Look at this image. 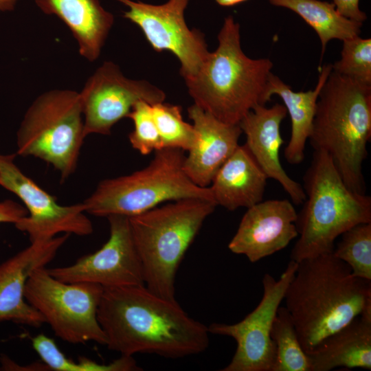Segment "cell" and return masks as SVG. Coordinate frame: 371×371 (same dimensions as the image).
Masks as SVG:
<instances>
[{
    "mask_svg": "<svg viewBox=\"0 0 371 371\" xmlns=\"http://www.w3.org/2000/svg\"><path fill=\"white\" fill-rule=\"evenodd\" d=\"M277 7L289 9L299 15L317 33L322 44V56L328 41H344L359 36L363 23L340 14L332 2L320 0H268Z\"/></svg>",
    "mask_w": 371,
    "mask_h": 371,
    "instance_id": "23",
    "label": "cell"
},
{
    "mask_svg": "<svg viewBox=\"0 0 371 371\" xmlns=\"http://www.w3.org/2000/svg\"><path fill=\"white\" fill-rule=\"evenodd\" d=\"M228 248L251 262L286 247L298 236L297 214L288 199L262 201L247 208Z\"/></svg>",
    "mask_w": 371,
    "mask_h": 371,
    "instance_id": "15",
    "label": "cell"
},
{
    "mask_svg": "<svg viewBox=\"0 0 371 371\" xmlns=\"http://www.w3.org/2000/svg\"><path fill=\"white\" fill-rule=\"evenodd\" d=\"M79 93L86 136L109 135L112 127L127 117L138 101L153 104L166 99L163 90L145 80L127 78L110 61L95 70Z\"/></svg>",
    "mask_w": 371,
    "mask_h": 371,
    "instance_id": "13",
    "label": "cell"
},
{
    "mask_svg": "<svg viewBox=\"0 0 371 371\" xmlns=\"http://www.w3.org/2000/svg\"><path fill=\"white\" fill-rule=\"evenodd\" d=\"M27 215V210L19 203L10 199L0 201V223L15 224Z\"/></svg>",
    "mask_w": 371,
    "mask_h": 371,
    "instance_id": "30",
    "label": "cell"
},
{
    "mask_svg": "<svg viewBox=\"0 0 371 371\" xmlns=\"http://www.w3.org/2000/svg\"><path fill=\"white\" fill-rule=\"evenodd\" d=\"M337 12L344 17L363 23L366 14L359 8V0H332Z\"/></svg>",
    "mask_w": 371,
    "mask_h": 371,
    "instance_id": "31",
    "label": "cell"
},
{
    "mask_svg": "<svg viewBox=\"0 0 371 371\" xmlns=\"http://www.w3.org/2000/svg\"><path fill=\"white\" fill-rule=\"evenodd\" d=\"M43 360L51 370L56 371H137L141 370L133 356L121 355L109 363H100L87 357H80L77 361L67 357L57 346L49 347Z\"/></svg>",
    "mask_w": 371,
    "mask_h": 371,
    "instance_id": "28",
    "label": "cell"
},
{
    "mask_svg": "<svg viewBox=\"0 0 371 371\" xmlns=\"http://www.w3.org/2000/svg\"><path fill=\"white\" fill-rule=\"evenodd\" d=\"M286 114L284 105L280 103L271 107L258 105L249 111L238 124L245 135L244 144L267 178L277 181L289 194L291 202L300 205L306 199L303 187L287 175L280 159V150L284 144L280 125Z\"/></svg>",
    "mask_w": 371,
    "mask_h": 371,
    "instance_id": "17",
    "label": "cell"
},
{
    "mask_svg": "<svg viewBox=\"0 0 371 371\" xmlns=\"http://www.w3.org/2000/svg\"><path fill=\"white\" fill-rule=\"evenodd\" d=\"M306 354L310 371L339 367L371 370V317H355Z\"/></svg>",
    "mask_w": 371,
    "mask_h": 371,
    "instance_id": "21",
    "label": "cell"
},
{
    "mask_svg": "<svg viewBox=\"0 0 371 371\" xmlns=\"http://www.w3.org/2000/svg\"><path fill=\"white\" fill-rule=\"evenodd\" d=\"M271 337L276 356L271 371H310L307 354L300 344L291 315L285 306L278 308Z\"/></svg>",
    "mask_w": 371,
    "mask_h": 371,
    "instance_id": "24",
    "label": "cell"
},
{
    "mask_svg": "<svg viewBox=\"0 0 371 371\" xmlns=\"http://www.w3.org/2000/svg\"><path fill=\"white\" fill-rule=\"evenodd\" d=\"M302 187L306 199L297 214L298 239L291 260L298 262L331 253L335 239L344 232L371 223V197L349 189L325 152L314 150Z\"/></svg>",
    "mask_w": 371,
    "mask_h": 371,
    "instance_id": "5",
    "label": "cell"
},
{
    "mask_svg": "<svg viewBox=\"0 0 371 371\" xmlns=\"http://www.w3.org/2000/svg\"><path fill=\"white\" fill-rule=\"evenodd\" d=\"M45 14L57 16L71 30L80 54L90 62L98 58L113 25V15L99 0H34Z\"/></svg>",
    "mask_w": 371,
    "mask_h": 371,
    "instance_id": "20",
    "label": "cell"
},
{
    "mask_svg": "<svg viewBox=\"0 0 371 371\" xmlns=\"http://www.w3.org/2000/svg\"><path fill=\"white\" fill-rule=\"evenodd\" d=\"M195 140L185 157L183 170L200 187H209L214 175L239 146V124L225 123L194 104L188 109Z\"/></svg>",
    "mask_w": 371,
    "mask_h": 371,
    "instance_id": "18",
    "label": "cell"
},
{
    "mask_svg": "<svg viewBox=\"0 0 371 371\" xmlns=\"http://www.w3.org/2000/svg\"><path fill=\"white\" fill-rule=\"evenodd\" d=\"M218 41L197 71L184 80L195 104L225 123L238 124L254 107L270 102L267 89L273 64L245 54L240 25L231 15L224 19Z\"/></svg>",
    "mask_w": 371,
    "mask_h": 371,
    "instance_id": "3",
    "label": "cell"
},
{
    "mask_svg": "<svg viewBox=\"0 0 371 371\" xmlns=\"http://www.w3.org/2000/svg\"><path fill=\"white\" fill-rule=\"evenodd\" d=\"M97 317L106 346L121 355L177 359L209 346L207 326L190 317L176 300L161 297L145 284L104 288Z\"/></svg>",
    "mask_w": 371,
    "mask_h": 371,
    "instance_id": "1",
    "label": "cell"
},
{
    "mask_svg": "<svg viewBox=\"0 0 371 371\" xmlns=\"http://www.w3.org/2000/svg\"><path fill=\"white\" fill-rule=\"evenodd\" d=\"M246 1L247 0H216L218 5L224 7L233 6Z\"/></svg>",
    "mask_w": 371,
    "mask_h": 371,
    "instance_id": "33",
    "label": "cell"
},
{
    "mask_svg": "<svg viewBox=\"0 0 371 371\" xmlns=\"http://www.w3.org/2000/svg\"><path fill=\"white\" fill-rule=\"evenodd\" d=\"M116 1L128 7L124 17L141 29L155 51H169L178 58L184 79L197 71L210 52L203 34L189 29L186 23L184 11L190 0H168L161 5Z\"/></svg>",
    "mask_w": 371,
    "mask_h": 371,
    "instance_id": "12",
    "label": "cell"
},
{
    "mask_svg": "<svg viewBox=\"0 0 371 371\" xmlns=\"http://www.w3.org/2000/svg\"><path fill=\"white\" fill-rule=\"evenodd\" d=\"M103 291L104 288L95 284L60 281L41 267L27 279L25 298L63 341L106 345L97 317Z\"/></svg>",
    "mask_w": 371,
    "mask_h": 371,
    "instance_id": "9",
    "label": "cell"
},
{
    "mask_svg": "<svg viewBox=\"0 0 371 371\" xmlns=\"http://www.w3.org/2000/svg\"><path fill=\"white\" fill-rule=\"evenodd\" d=\"M185 157L181 149L163 148L155 152L154 158L145 168L100 181L82 201L86 212L100 217L120 215L130 218L163 202L184 199L215 202L209 187L198 186L186 175Z\"/></svg>",
    "mask_w": 371,
    "mask_h": 371,
    "instance_id": "7",
    "label": "cell"
},
{
    "mask_svg": "<svg viewBox=\"0 0 371 371\" xmlns=\"http://www.w3.org/2000/svg\"><path fill=\"white\" fill-rule=\"evenodd\" d=\"M86 137L80 93L51 90L38 96L25 113L16 154L50 164L63 181L76 171Z\"/></svg>",
    "mask_w": 371,
    "mask_h": 371,
    "instance_id": "8",
    "label": "cell"
},
{
    "mask_svg": "<svg viewBox=\"0 0 371 371\" xmlns=\"http://www.w3.org/2000/svg\"><path fill=\"white\" fill-rule=\"evenodd\" d=\"M216 206L210 200L184 199L128 218L144 284L148 289L164 298L175 300L179 265Z\"/></svg>",
    "mask_w": 371,
    "mask_h": 371,
    "instance_id": "6",
    "label": "cell"
},
{
    "mask_svg": "<svg viewBox=\"0 0 371 371\" xmlns=\"http://www.w3.org/2000/svg\"><path fill=\"white\" fill-rule=\"evenodd\" d=\"M18 0H0V11H10L14 8Z\"/></svg>",
    "mask_w": 371,
    "mask_h": 371,
    "instance_id": "32",
    "label": "cell"
},
{
    "mask_svg": "<svg viewBox=\"0 0 371 371\" xmlns=\"http://www.w3.org/2000/svg\"><path fill=\"white\" fill-rule=\"evenodd\" d=\"M134 125V128L128 135L132 147L143 155L163 148L152 111V104L140 100L132 107L127 115Z\"/></svg>",
    "mask_w": 371,
    "mask_h": 371,
    "instance_id": "29",
    "label": "cell"
},
{
    "mask_svg": "<svg viewBox=\"0 0 371 371\" xmlns=\"http://www.w3.org/2000/svg\"><path fill=\"white\" fill-rule=\"evenodd\" d=\"M297 267V262L290 260L279 279L265 274L262 299L243 320L232 324L212 323L207 327L210 333L231 337L237 344L231 361L222 371H271L276 347L271 330Z\"/></svg>",
    "mask_w": 371,
    "mask_h": 371,
    "instance_id": "10",
    "label": "cell"
},
{
    "mask_svg": "<svg viewBox=\"0 0 371 371\" xmlns=\"http://www.w3.org/2000/svg\"><path fill=\"white\" fill-rule=\"evenodd\" d=\"M332 70L331 63L324 65L315 87L307 91H294L278 76L273 73L269 76L267 98L271 101L273 95H278L291 118V136L284 150V158L289 164L297 165L304 159L306 143L311 133L317 99Z\"/></svg>",
    "mask_w": 371,
    "mask_h": 371,
    "instance_id": "22",
    "label": "cell"
},
{
    "mask_svg": "<svg viewBox=\"0 0 371 371\" xmlns=\"http://www.w3.org/2000/svg\"><path fill=\"white\" fill-rule=\"evenodd\" d=\"M371 137V85L333 71L317 102L309 137L314 150L332 159L351 190L366 194L363 164Z\"/></svg>",
    "mask_w": 371,
    "mask_h": 371,
    "instance_id": "4",
    "label": "cell"
},
{
    "mask_svg": "<svg viewBox=\"0 0 371 371\" xmlns=\"http://www.w3.org/2000/svg\"><path fill=\"white\" fill-rule=\"evenodd\" d=\"M69 234L30 243L0 265V322L12 321L39 327L45 323L42 315L25 298V288L32 273L45 267L56 256Z\"/></svg>",
    "mask_w": 371,
    "mask_h": 371,
    "instance_id": "16",
    "label": "cell"
},
{
    "mask_svg": "<svg viewBox=\"0 0 371 371\" xmlns=\"http://www.w3.org/2000/svg\"><path fill=\"white\" fill-rule=\"evenodd\" d=\"M341 236L334 256L350 267L353 276L371 281V223L357 224Z\"/></svg>",
    "mask_w": 371,
    "mask_h": 371,
    "instance_id": "25",
    "label": "cell"
},
{
    "mask_svg": "<svg viewBox=\"0 0 371 371\" xmlns=\"http://www.w3.org/2000/svg\"><path fill=\"white\" fill-rule=\"evenodd\" d=\"M332 67L338 74L371 85V38L356 36L344 40L341 58Z\"/></svg>",
    "mask_w": 371,
    "mask_h": 371,
    "instance_id": "27",
    "label": "cell"
},
{
    "mask_svg": "<svg viewBox=\"0 0 371 371\" xmlns=\"http://www.w3.org/2000/svg\"><path fill=\"white\" fill-rule=\"evenodd\" d=\"M180 106L164 102L152 104V111L163 148L188 151L195 140L192 124L185 122Z\"/></svg>",
    "mask_w": 371,
    "mask_h": 371,
    "instance_id": "26",
    "label": "cell"
},
{
    "mask_svg": "<svg viewBox=\"0 0 371 371\" xmlns=\"http://www.w3.org/2000/svg\"><path fill=\"white\" fill-rule=\"evenodd\" d=\"M106 218L110 235L100 249L69 266L47 268L49 273L65 282L92 283L103 288L144 284L128 218L120 215Z\"/></svg>",
    "mask_w": 371,
    "mask_h": 371,
    "instance_id": "14",
    "label": "cell"
},
{
    "mask_svg": "<svg viewBox=\"0 0 371 371\" xmlns=\"http://www.w3.org/2000/svg\"><path fill=\"white\" fill-rule=\"evenodd\" d=\"M283 300L308 353L371 304V281L353 276L333 252L324 254L297 262Z\"/></svg>",
    "mask_w": 371,
    "mask_h": 371,
    "instance_id": "2",
    "label": "cell"
},
{
    "mask_svg": "<svg viewBox=\"0 0 371 371\" xmlns=\"http://www.w3.org/2000/svg\"><path fill=\"white\" fill-rule=\"evenodd\" d=\"M267 179L243 144L218 170L209 188L217 205L234 211L262 201Z\"/></svg>",
    "mask_w": 371,
    "mask_h": 371,
    "instance_id": "19",
    "label": "cell"
},
{
    "mask_svg": "<svg viewBox=\"0 0 371 371\" xmlns=\"http://www.w3.org/2000/svg\"><path fill=\"white\" fill-rule=\"evenodd\" d=\"M15 155L0 154V186L15 194L27 215L14 224L30 243L52 239L63 233L85 236L93 232L83 203L62 205L17 166Z\"/></svg>",
    "mask_w": 371,
    "mask_h": 371,
    "instance_id": "11",
    "label": "cell"
}]
</instances>
